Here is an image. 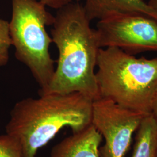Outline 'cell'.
Segmentation results:
<instances>
[{"instance_id": "9", "label": "cell", "mask_w": 157, "mask_h": 157, "mask_svg": "<svg viewBox=\"0 0 157 157\" xmlns=\"http://www.w3.org/2000/svg\"><path fill=\"white\" fill-rule=\"evenodd\" d=\"M137 130L132 157H157V122L151 113L144 117Z\"/></svg>"}, {"instance_id": "8", "label": "cell", "mask_w": 157, "mask_h": 157, "mask_svg": "<svg viewBox=\"0 0 157 157\" xmlns=\"http://www.w3.org/2000/svg\"><path fill=\"white\" fill-rule=\"evenodd\" d=\"M83 7L91 22L124 13H140L157 20L155 12L144 0H86Z\"/></svg>"}, {"instance_id": "3", "label": "cell", "mask_w": 157, "mask_h": 157, "mask_svg": "<svg viewBox=\"0 0 157 157\" xmlns=\"http://www.w3.org/2000/svg\"><path fill=\"white\" fill-rule=\"evenodd\" d=\"M95 72L100 98L145 114L157 94V57L137 58L118 48H101Z\"/></svg>"}, {"instance_id": "15", "label": "cell", "mask_w": 157, "mask_h": 157, "mask_svg": "<svg viewBox=\"0 0 157 157\" xmlns=\"http://www.w3.org/2000/svg\"></svg>"}, {"instance_id": "10", "label": "cell", "mask_w": 157, "mask_h": 157, "mask_svg": "<svg viewBox=\"0 0 157 157\" xmlns=\"http://www.w3.org/2000/svg\"><path fill=\"white\" fill-rule=\"evenodd\" d=\"M12 45L9 22L0 17V67L5 66L9 60V51Z\"/></svg>"}, {"instance_id": "13", "label": "cell", "mask_w": 157, "mask_h": 157, "mask_svg": "<svg viewBox=\"0 0 157 157\" xmlns=\"http://www.w3.org/2000/svg\"><path fill=\"white\" fill-rule=\"evenodd\" d=\"M151 113L157 122V94L152 104Z\"/></svg>"}, {"instance_id": "1", "label": "cell", "mask_w": 157, "mask_h": 157, "mask_svg": "<svg viewBox=\"0 0 157 157\" xmlns=\"http://www.w3.org/2000/svg\"><path fill=\"white\" fill-rule=\"evenodd\" d=\"M51 31L58 51L57 65L50 82L39 95L79 93L100 98L95 68L101 48L90 26L83 6L73 2L58 10Z\"/></svg>"}, {"instance_id": "2", "label": "cell", "mask_w": 157, "mask_h": 157, "mask_svg": "<svg viewBox=\"0 0 157 157\" xmlns=\"http://www.w3.org/2000/svg\"><path fill=\"white\" fill-rule=\"evenodd\" d=\"M93 101L79 93L23 99L11 111L6 133L17 142L22 157H36L63 128L75 133L91 124Z\"/></svg>"}, {"instance_id": "5", "label": "cell", "mask_w": 157, "mask_h": 157, "mask_svg": "<svg viewBox=\"0 0 157 157\" xmlns=\"http://www.w3.org/2000/svg\"><path fill=\"white\" fill-rule=\"evenodd\" d=\"M100 48L115 47L135 55L157 52V20L140 13H124L100 20L95 29Z\"/></svg>"}, {"instance_id": "14", "label": "cell", "mask_w": 157, "mask_h": 157, "mask_svg": "<svg viewBox=\"0 0 157 157\" xmlns=\"http://www.w3.org/2000/svg\"><path fill=\"white\" fill-rule=\"evenodd\" d=\"M148 4L155 12L157 17V0H149Z\"/></svg>"}, {"instance_id": "4", "label": "cell", "mask_w": 157, "mask_h": 157, "mask_svg": "<svg viewBox=\"0 0 157 157\" xmlns=\"http://www.w3.org/2000/svg\"><path fill=\"white\" fill-rule=\"evenodd\" d=\"M11 3L9 29L15 56L28 67L40 90L44 89L55 71L50 52L52 40L46 29L53 25L55 17L40 0H11Z\"/></svg>"}, {"instance_id": "11", "label": "cell", "mask_w": 157, "mask_h": 157, "mask_svg": "<svg viewBox=\"0 0 157 157\" xmlns=\"http://www.w3.org/2000/svg\"><path fill=\"white\" fill-rule=\"evenodd\" d=\"M0 157H22L17 142L6 133L0 136Z\"/></svg>"}, {"instance_id": "6", "label": "cell", "mask_w": 157, "mask_h": 157, "mask_svg": "<svg viewBox=\"0 0 157 157\" xmlns=\"http://www.w3.org/2000/svg\"><path fill=\"white\" fill-rule=\"evenodd\" d=\"M147 114L119 105L100 98L93 101L92 122L105 143L100 147V157H125L133 135Z\"/></svg>"}, {"instance_id": "7", "label": "cell", "mask_w": 157, "mask_h": 157, "mask_svg": "<svg viewBox=\"0 0 157 157\" xmlns=\"http://www.w3.org/2000/svg\"><path fill=\"white\" fill-rule=\"evenodd\" d=\"M102 139L100 132L91 124L54 146L49 157H100L99 150Z\"/></svg>"}, {"instance_id": "12", "label": "cell", "mask_w": 157, "mask_h": 157, "mask_svg": "<svg viewBox=\"0 0 157 157\" xmlns=\"http://www.w3.org/2000/svg\"><path fill=\"white\" fill-rule=\"evenodd\" d=\"M79 1L80 0H40L46 6L56 10H58L74 1L79 2Z\"/></svg>"}]
</instances>
